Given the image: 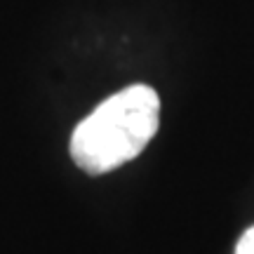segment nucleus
<instances>
[{
    "instance_id": "f257e3e1",
    "label": "nucleus",
    "mask_w": 254,
    "mask_h": 254,
    "mask_svg": "<svg viewBox=\"0 0 254 254\" xmlns=\"http://www.w3.org/2000/svg\"><path fill=\"white\" fill-rule=\"evenodd\" d=\"M160 125V99L148 85H129L101 101L71 134L73 163L87 174H106L134 160Z\"/></svg>"
},
{
    "instance_id": "f03ea898",
    "label": "nucleus",
    "mask_w": 254,
    "mask_h": 254,
    "mask_svg": "<svg viewBox=\"0 0 254 254\" xmlns=\"http://www.w3.org/2000/svg\"><path fill=\"white\" fill-rule=\"evenodd\" d=\"M236 254H254V226L243 233L240 243L236 247Z\"/></svg>"
}]
</instances>
